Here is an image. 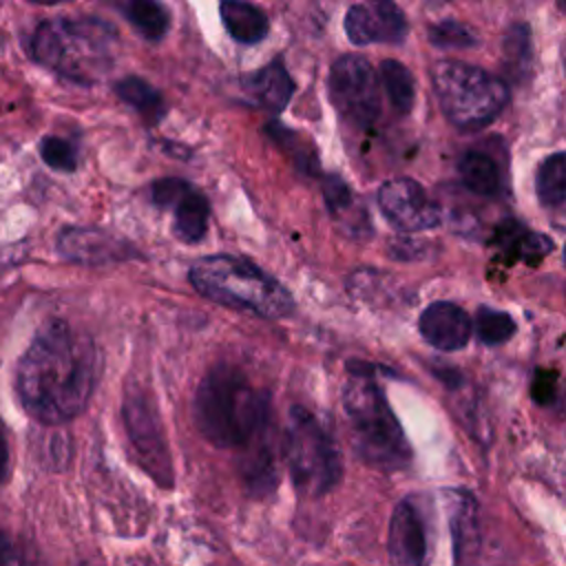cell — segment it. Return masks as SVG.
I'll return each instance as SVG.
<instances>
[{
  "mask_svg": "<svg viewBox=\"0 0 566 566\" xmlns=\"http://www.w3.org/2000/svg\"><path fill=\"white\" fill-rule=\"evenodd\" d=\"M407 29L405 13L389 0L354 4L345 13V33L358 46L374 42L398 44L405 40Z\"/></svg>",
  "mask_w": 566,
  "mask_h": 566,
  "instance_id": "cell-13",
  "label": "cell"
},
{
  "mask_svg": "<svg viewBox=\"0 0 566 566\" xmlns=\"http://www.w3.org/2000/svg\"><path fill=\"white\" fill-rule=\"evenodd\" d=\"M243 91L248 93V97L254 104L279 113L287 106V102L294 93V82H292L290 73L285 71L283 60L276 57L270 64H265L263 69H259L256 73L243 77Z\"/></svg>",
  "mask_w": 566,
  "mask_h": 566,
  "instance_id": "cell-18",
  "label": "cell"
},
{
  "mask_svg": "<svg viewBox=\"0 0 566 566\" xmlns=\"http://www.w3.org/2000/svg\"><path fill=\"white\" fill-rule=\"evenodd\" d=\"M451 539H453V557L458 566H469L478 555L480 546V526H478V504L473 495L464 489H447L444 491Z\"/></svg>",
  "mask_w": 566,
  "mask_h": 566,
  "instance_id": "cell-16",
  "label": "cell"
},
{
  "mask_svg": "<svg viewBox=\"0 0 566 566\" xmlns=\"http://www.w3.org/2000/svg\"><path fill=\"white\" fill-rule=\"evenodd\" d=\"M504 62L511 75H524L531 64V31L526 24H513L504 38Z\"/></svg>",
  "mask_w": 566,
  "mask_h": 566,
  "instance_id": "cell-27",
  "label": "cell"
},
{
  "mask_svg": "<svg viewBox=\"0 0 566 566\" xmlns=\"http://www.w3.org/2000/svg\"><path fill=\"white\" fill-rule=\"evenodd\" d=\"M192 411L201 436L221 449L245 451L270 436L268 394L230 365H217L203 376Z\"/></svg>",
  "mask_w": 566,
  "mask_h": 566,
  "instance_id": "cell-2",
  "label": "cell"
},
{
  "mask_svg": "<svg viewBox=\"0 0 566 566\" xmlns=\"http://www.w3.org/2000/svg\"><path fill=\"white\" fill-rule=\"evenodd\" d=\"M475 332L484 345H500L513 336L515 321L506 312L480 307L478 318H475Z\"/></svg>",
  "mask_w": 566,
  "mask_h": 566,
  "instance_id": "cell-26",
  "label": "cell"
},
{
  "mask_svg": "<svg viewBox=\"0 0 566 566\" xmlns=\"http://www.w3.org/2000/svg\"><path fill=\"white\" fill-rule=\"evenodd\" d=\"M493 245L506 261H524L528 265L539 263L553 250V241L535 230H528L515 219H506L493 230Z\"/></svg>",
  "mask_w": 566,
  "mask_h": 566,
  "instance_id": "cell-17",
  "label": "cell"
},
{
  "mask_svg": "<svg viewBox=\"0 0 566 566\" xmlns=\"http://www.w3.org/2000/svg\"><path fill=\"white\" fill-rule=\"evenodd\" d=\"M329 97L336 113L354 128H369L380 115V84L360 55H343L329 71Z\"/></svg>",
  "mask_w": 566,
  "mask_h": 566,
  "instance_id": "cell-8",
  "label": "cell"
},
{
  "mask_svg": "<svg viewBox=\"0 0 566 566\" xmlns=\"http://www.w3.org/2000/svg\"><path fill=\"white\" fill-rule=\"evenodd\" d=\"M97 378L99 352L91 336L53 318L35 332L22 352L13 387L33 420L64 424L84 411Z\"/></svg>",
  "mask_w": 566,
  "mask_h": 566,
  "instance_id": "cell-1",
  "label": "cell"
},
{
  "mask_svg": "<svg viewBox=\"0 0 566 566\" xmlns=\"http://www.w3.org/2000/svg\"><path fill=\"white\" fill-rule=\"evenodd\" d=\"M462 184L480 197H497L502 192V172L493 157L482 150H467L458 159Z\"/></svg>",
  "mask_w": 566,
  "mask_h": 566,
  "instance_id": "cell-21",
  "label": "cell"
},
{
  "mask_svg": "<svg viewBox=\"0 0 566 566\" xmlns=\"http://www.w3.org/2000/svg\"><path fill=\"white\" fill-rule=\"evenodd\" d=\"M42 161L60 172H73L77 168V148L73 142L55 135H46L40 142Z\"/></svg>",
  "mask_w": 566,
  "mask_h": 566,
  "instance_id": "cell-28",
  "label": "cell"
},
{
  "mask_svg": "<svg viewBox=\"0 0 566 566\" xmlns=\"http://www.w3.org/2000/svg\"><path fill=\"white\" fill-rule=\"evenodd\" d=\"M387 551L394 566H429V522L411 497L400 500L391 513Z\"/></svg>",
  "mask_w": 566,
  "mask_h": 566,
  "instance_id": "cell-12",
  "label": "cell"
},
{
  "mask_svg": "<svg viewBox=\"0 0 566 566\" xmlns=\"http://www.w3.org/2000/svg\"><path fill=\"white\" fill-rule=\"evenodd\" d=\"M396 113L405 115L411 111L416 99V84L411 71L398 60H385L380 64V82Z\"/></svg>",
  "mask_w": 566,
  "mask_h": 566,
  "instance_id": "cell-23",
  "label": "cell"
},
{
  "mask_svg": "<svg viewBox=\"0 0 566 566\" xmlns=\"http://www.w3.org/2000/svg\"><path fill=\"white\" fill-rule=\"evenodd\" d=\"M376 199L385 219L402 232L429 230L442 221V208L418 181L409 177L385 181Z\"/></svg>",
  "mask_w": 566,
  "mask_h": 566,
  "instance_id": "cell-9",
  "label": "cell"
},
{
  "mask_svg": "<svg viewBox=\"0 0 566 566\" xmlns=\"http://www.w3.org/2000/svg\"><path fill=\"white\" fill-rule=\"evenodd\" d=\"M221 22L232 40L241 44H256L268 33V15L248 2L226 0L219 7Z\"/></svg>",
  "mask_w": 566,
  "mask_h": 566,
  "instance_id": "cell-20",
  "label": "cell"
},
{
  "mask_svg": "<svg viewBox=\"0 0 566 566\" xmlns=\"http://www.w3.org/2000/svg\"><path fill=\"white\" fill-rule=\"evenodd\" d=\"M124 420H126V431L130 436V442L137 449L146 471H150V475L157 482L170 484L172 469H170L168 447L161 436L159 418L142 391H130L126 396Z\"/></svg>",
  "mask_w": 566,
  "mask_h": 566,
  "instance_id": "cell-10",
  "label": "cell"
},
{
  "mask_svg": "<svg viewBox=\"0 0 566 566\" xmlns=\"http://www.w3.org/2000/svg\"><path fill=\"white\" fill-rule=\"evenodd\" d=\"M0 566H38L24 546L0 528Z\"/></svg>",
  "mask_w": 566,
  "mask_h": 566,
  "instance_id": "cell-30",
  "label": "cell"
},
{
  "mask_svg": "<svg viewBox=\"0 0 566 566\" xmlns=\"http://www.w3.org/2000/svg\"><path fill=\"white\" fill-rule=\"evenodd\" d=\"M531 394L537 402L542 405H551L555 394H557V374L555 371H546V369H537L533 382H531Z\"/></svg>",
  "mask_w": 566,
  "mask_h": 566,
  "instance_id": "cell-31",
  "label": "cell"
},
{
  "mask_svg": "<svg viewBox=\"0 0 566 566\" xmlns=\"http://www.w3.org/2000/svg\"><path fill=\"white\" fill-rule=\"evenodd\" d=\"M192 287L230 307L254 312L263 318H285L294 312L292 294L248 259L212 254L192 263Z\"/></svg>",
  "mask_w": 566,
  "mask_h": 566,
  "instance_id": "cell-4",
  "label": "cell"
},
{
  "mask_svg": "<svg viewBox=\"0 0 566 566\" xmlns=\"http://www.w3.org/2000/svg\"><path fill=\"white\" fill-rule=\"evenodd\" d=\"M418 327L422 338L440 352H458L471 338L469 314L451 301H436L424 307Z\"/></svg>",
  "mask_w": 566,
  "mask_h": 566,
  "instance_id": "cell-15",
  "label": "cell"
},
{
  "mask_svg": "<svg viewBox=\"0 0 566 566\" xmlns=\"http://www.w3.org/2000/svg\"><path fill=\"white\" fill-rule=\"evenodd\" d=\"M115 93L122 102L133 106L148 124H155L164 115V99L157 88L137 75H128L115 82Z\"/></svg>",
  "mask_w": 566,
  "mask_h": 566,
  "instance_id": "cell-22",
  "label": "cell"
},
{
  "mask_svg": "<svg viewBox=\"0 0 566 566\" xmlns=\"http://www.w3.org/2000/svg\"><path fill=\"white\" fill-rule=\"evenodd\" d=\"M153 199L161 208H172V232L184 243H197L208 232L210 203L188 181L168 177L153 184Z\"/></svg>",
  "mask_w": 566,
  "mask_h": 566,
  "instance_id": "cell-11",
  "label": "cell"
},
{
  "mask_svg": "<svg viewBox=\"0 0 566 566\" xmlns=\"http://www.w3.org/2000/svg\"><path fill=\"white\" fill-rule=\"evenodd\" d=\"M431 80L442 113L462 130L484 128L509 102L502 77L467 62L440 60L433 64Z\"/></svg>",
  "mask_w": 566,
  "mask_h": 566,
  "instance_id": "cell-6",
  "label": "cell"
},
{
  "mask_svg": "<svg viewBox=\"0 0 566 566\" xmlns=\"http://www.w3.org/2000/svg\"><path fill=\"white\" fill-rule=\"evenodd\" d=\"M343 409L354 449L365 464L380 471H400L409 464V442L378 382L352 376L343 389Z\"/></svg>",
  "mask_w": 566,
  "mask_h": 566,
  "instance_id": "cell-5",
  "label": "cell"
},
{
  "mask_svg": "<svg viewBox=\"0 0 566 566\" xmlns=\"http://www.w3.org/2000/svg\"><path fill=\"white\" fill-rule=\"evenodd\" d=\"M128 22L146 40H161L170 27V13L164 4L150 0H133L122 7Z\"/></svg>",
  "mask_w": 566,
  "mask_h": 566,
  "instance_id": "cell-25",
  "label": "cell"
},
{
  "mask_svg": "<svg viewBox=\"0 0 566 566\" xmlns=\"http://www.w3.org/2000/svg\"><path fill=\"white\" fill-rule=\"evenodd\" d=\"M537 197L546 208L562 210L566 197V157L564 153H555L546 157L537 170L535 179Z\"/></svg>",
  "mask_w": 566,
  "mask_h": 566,
  "instance_id": "cell-24",
  "label": "cell"
},
{
  "mask_svg": "<svg viewBox=\"0 0 566 566\" xmlns=\"http://www.w3.org/2000/svg\"><path fill=\"white\" fill-rule=\"evenodd\" d=\"M323 195L340 228L352 230V237L369 234V219L365 214V208L340 177H327L323 184Z\"/></svg>",
  "mask_w": 566,
  "mask_h": 566,
  "instance_id": "cell-19",
  "label": "cell"
},
{
  "mask_svg": "<svg viewBox=\"0 0 566 566\" xmlns=\"http://www.w3.org/2000/svg\"><path fill=\"white\" fill-rule=\"evenodd\" d=\"M57 252L80 265H108L137 256L133 245L99 228H64L57 234Z\"/></svg>",
  "mask_w": 566,
  "mask_h": 566,
  "instance_id": "cell-14",
  "label": "cell"
},
{
  "mask_svg": "<svg viewBox=\"0 0 566 566\" xmlns=\"http://www.w3.org/2000/svg\"><path fill=\"white\" fill-rule=\"evenodd\" d=\"M7 469H9V447H7V440H4V433L0 431V486L7 478Z\"/></svg>",
  "mask_w": 566,
  "mask_h": 566,
  "instance_id": "cell-32",
  "label": "cell"
},
{
  "mask_svg": "<svg viewBox=\"0 0 566 566\" xmlns=\"http://www.w3.org/2000/svg\"><path fill=\"white\" fill-rule=\"evenodd\" d=\"M115 46V27L93 15L44 20L29 40L35 62L77 84H93L113 64Z\"/></svg>",
  "mask_w": 566,
  "mask_h": 566,
  "instance_id": "cell-3",
  "label": "cell"
},
{
  "mask_svg": "<svg viewBox=\"0 0 566 566\" xmlns=\"http://www.w3.org/2000/svg\"><path fill=\"white\" fill-rule=\"evenodd\" d=\"M283 455L298 493L318 497L332 491L343 473L338 447L325 427L303 407L287 416L283 433Z\"/></svg>",
  "mask_w": 566,
  "mask_h": 566,
  "instance_id": "cell-7",
  "label": "cell"
},
{
  "mask_svg": "<svg viewBox=\"0 0 566 566\" xmlns=\"http://www.w3.org/2000/svg\"><path fill=\"white\" fill-rule=\"evenodd\" d=\"M429 40L440 49H467L475 46V35L455 20H442L429 29Z\"/></svg>",
  "mask_w": 566,
  "mask_h": 566,
  "instance_id": "cell-29",
  "label": "cell"
}]
</instances>
